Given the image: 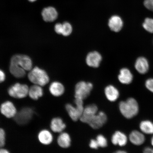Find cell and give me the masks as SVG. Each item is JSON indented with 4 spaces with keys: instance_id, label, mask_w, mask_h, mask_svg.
<instances>
[{
    "instance_id": "1",
    "label": "cell",
    "mask_w": 153,
    "mask_h": 153,
    "mask_svg": "<svg viewBox=\"0 0 153 153\" xmlns=\"http://www.w3.org/2000/svg\"><path fill=\"white\" fill-rule=\"evenodd\" d=\"M120 111L124 117L131 119L138 114L139 106L135 99L129 98L125 101H120L119 105Z\"/></svg>"
},
{
    "instance_id": "2",
    "label": "cell",
    "mask_w": 153,
    "mask_h": 153,
    "mask_svg": "<svg viewBox=\"0 0 153 153\" xmlns=\"http://www.w3.org/2000/svg\"><path fill=\"white\" fill-rule=\"evenodd\" d=\"M30 81L34 85L42 87L48 83L49 78L45 71L36 67L30 70L28 74Z\"/></svg>"
},
{
    "instance_id": "3",
    "label": "cell",
    "mask_w": 153,
    "mask_h": 153,
    "mask_svg": "<svg viewBox=\"0 0 153 153\" xmlns=\"http://www.w3.org/2000/svg\"><path fill=\"white\" fill-rule=\"evenodd\" d=\"M82 99L75 98L74 100L75 106L70 104L66 105L65 108L69 116L74 121L80 119L83 114L84 108L83 101Z\"/></svg>"
},
{
    "instance_id": "4",
    "label": "cell",
    "mask_w": 153,
    "mask_h": 153,
    "mask_svg": "<svg viewBox=\"0 0 153 153\" xmlns=\"http://www.w3.org/2000/svg\"><path fill=\"white\" fill-rule=\"evenodd\" d=\"M34 114L33 108L29 107H25L18 111L14 118L15 121L20 125H25L31 121Z\"/></svg>"
},
{
    "instance_id": "5",
    "label": "cell",
    "mask_w": 153,
    "mask_h": 153,
    "mask_svg": "<svg viewBox=\"0 0 153 153\" xmlns=\"http://www.w3.org/2000/svg\"><path fill=\"white\" fill-rule=\"evenodd\" d=\"M93 88L92 84L81 81L76 84L75 88V98L84 100L89 96Z\"/></svg>"
},
{
    "instance_id": "6",
    "label": "cell",
    "mask_w": 153,
    "mask_h": 153,
    "mask_svg": "<svg viewBox=\"0 0 153 153\" xmlns=\"http://www.w3.org/2000/svg\"><path fill=\"white\" fill-rule=\"evenodd\" d=\"M29 89V88L27 85L17 83L9 88L8 93L13 98L23 99L28 95Z\"/></svg>"
},
{
    "instance_id": "7",
    "label": "cell",
    "mask_w": 153,
    "mask_h": 153,
    "mask_svg": "<svg viewBox=\"0 0 153 153\" xmlns=\"http://www.w3.org/2000/svg\"><path fill=\"white\" fill-rule=\"evenodd\" d=\"M0 112L6 118H14L18 111L14 103L11 101H6L0 105Z\"/></svg>"
},
{
    "instance_id": "8",
    "label": "cell",
    "mask_w": 153,
    "mask_h": 153,
    "mask_svg": "<svg viewBox=\"0 0 153 153\" xmlns=\"http://www.w3.org/2000/svg\"><path fill=\"white\" fill-rule=\"evenodd\" d=\"M10 63L18 65L27 71L32 69V64L31 59L26 55H14L11 58Z\"/></svg>"
},
{
    "instance_id": "9",
    "label": "cell",
    "mask_w": 153,
    "mask_h": 153,
    "mask_svg": "<svg viewBox=\"0 0 153 153\" xmlns=\"http://www.w3.org/2000/svg\"><path fill=\"white\" fill-rule=\"evenodd\" d=\"M107 120L108 118L106 114L104 112L100 111L94 116L88 124L94 129H99L106 123Z\"/></svg>"
},
{
    "instance_id": "10",
    "label": "cell",
    "mask_w": 153,
    "mask_h": 153,
    "mask_svg": "<svg viewBox=\"0 0 153 153\" xmlns=\"http://www.w3.org/2000/svg\"><path fill=\"white\" fill-rule=\"evenodd\" d=\"M98 108L96 105L92 104L85 107L80 120L83 123L88 124L90 120L98 112Z\"/></svg>"
},
{
    "instance_id": "11",
    "label": "cell",
    "mask_w": 153,
    "mask_h": 153,
    "mask_svg": "<svg viewBox=\"0 0 153 153\" xmlns=\"http://www.w3.org/2000/svg\"><path fill=\"white\" fill-rule=\"evenodd\" d=\"M102 57L99 52L93 51L88 53L86 58V62L88 66L97 68L100 65Z\"/></svg>"
},
{
    "instance_id": "12",
    "label": "cell",
    "mask_w": 153,
    "mask_h": 153,
    "mask_svg": "<svg viewBox=\"0 0 153 153\" xmlns=\"http://www.w3.org/2000/svg\"><path fill=\"white\" fill-rule=\"evenodd\" d=\"M38 140L42 145L47 146L53 142V136L51 131L46 129L41 130L37 135Z\"/></svg>"
},
{
    "instance_id": "13",
    "label": "cell",
    "mask_w": 153,
    "mask_h": 153,
    "mask_svg": "<svg viewBox=\"0 0 153 153\" xmlns=\"http://www.w3.org/2000/svg\"><path fill=\"white\" fill-rule=\"evenodd\" d=\"M43 20L46 22H54L58 17V12L54 7H49L44 8L42 12Z\"/></svg>"
},
{
    "instance_id": "14",
    "label": "cell",
    "mask_w": 153,
    "mask_h": 153,
    "mask_svg": "<svg viewBox=\"0 0 153 153\" xmlns=\"http://www.w3.org/2000/svg\"><path fill=\"white\" fill-rule=\"evenodd\" d=\"M108 25L110 30L112 31L119 32L123 27V21L119 16L114 15L111 17L109 20Z\"/></svg>"
},
{
    "instance_id": "15",
    "label": "cell",
    "mask_w": 153,
    "mask_h": 153,
    "mask_svg": "<svg viewBox=\"0 0 153 153\" xmlns=\"http://www.w3.org/2000/svg\"><path fill=\"white\" fill-rule=\"evenodd\" d=\"M50 126L51 131L55 133L62 132L66 128V124L62 118L59 117L53 118L51 120Z\"/></svg>"
},
{
    "instance_id": "16",
    "label": "cell",
    "mask_w": 153,
    "mask_h": 153,
    "mask_svg": "<svg viewBox=\"0 0 153 153\" xmlns=\"http://www.w3.org/2000/svg\"><path fill=\"white\" fill-rule=\"evenodd\" d=\"M111 141L114 145L123 146L127 144L128 137L125 134L117 131L112 135Z\"/></svg>"
},
{
    "instance_id": "17",
    "label": "cell",
    "mask_w": 153,
    "mask_h": 153,
    "mask_svg": "<svg viewBox=\"0 0 153 153\" xmlns=\"http://www.w3.org/2000/svg\"><path fill=\"white\" fill-rule=\"evenodd\" d=\"M130 141L137 146L142 145L145 142V138L142 132L134 130L130 133L129 137Z\"/></svg>"
},
{
    "instance_id": "18",
    "label": "cell",
    "mask_w": 153,
    "mask_h": 153,
    "mask_svg": "<svg viewBox=\"0 0 153 153\" xmlns=\"http://www.w3.org/2000/svg\"><path fill=\"white\" fill-rule=\"evenodd\" d=\"M136 70L139 73L145 74L148 72L149 64L148 60L144 57H139L136 61L135 64Z\"/></svg>"
},
{
    "instance_id": "19",
    "label": "cell",
    "mask_w": 153,
    "mask_h": 153,
    "mask_svg": "<svg viewBox=\"0 0 153 153\" xmlns=\"http://www.w3.org/2000/svg\"><path fill=\"white\" fill-rule=\"evenodd\" d=\"M118 78L120 83L128 85L132 81L133 75L131 71L128 68H123L120 71Z\"/></svg>"
},
{
    "instance_id": "20",
    "label": "cell",
    "mask_w": 153,
    "mask_h": 153,
    "mask_svg": "<svg viewBox=\"0 0 153 153\" xmlns=\"http://www.w3.org/2000/svg\"><path fill=\"white\" fill-rule=\"evenodd\" d=\"M105 93L107 99L111 102H114L117 100L120 95L118 90L112 85H108L105 88Z\"/></svg>"
},
{
    "instance_id": "21",
    "label": "cell",
    "mask_w": 153,
    "mask_h": 153,
    "mask_svg": "<svg viewBox=\"0 0 153 153\" xmlns=\"http://www.w3.org/2000/svg\"><path fill=\"white\" fill-rule=\"evenodd\" d=\"M71 138L68 133L62 132L60 133L57 138V143L62 148H68L71 145Z\"/></svg>"
},
{
    "instance_id": "22",
    "label": "cell",
    "mask_w": 153,
    "mask_h": 153,
    "mask_svg": "<svg viewBox=\"0 0 153 153\" xmlns=\"http://www.w3.org/2000/svg\"><path fill=\"white\" fill-rule=\"evenodd\" d=\"M50 92L53 96L59 97L63 94L65 92V88L62 83L57 82H53L50 86Z\"/></svg>"
},
{
    "instance_id": "23",
    "label": "cell",
    "mask_w": 153,
    "mask_h": 153,
    "mask_svg": "<svg viewBox=\"0 0 153 153\" xmlns=\"http://www.w3.org/2000/svg\"><path fill=\"white\" fill-rule=\"evenodd\" d=\"M43 95V89L41 86L34 85L29 89V96L34 100H37Z\"/></svg>"
},
{
    "instance_id": "24",
    "label": "cell",
    "mask_w": 153,
    "mask_h": 153,
    "mask_svg": "<svg viewBox=\"0 0 153 153\" xmlns=\"http://www.w3.org/2000/svg\"><path fill=\"white\" fill-rule=\"evenodd\" d=\"M10 71L15 77L21 78L24 77L26 74V71L19 65L10 63Z\"/></svg>"
},
{
    "instance_id": "25",
    "label": "cell",
    "mask_w": 153,
    "mask_h": 153,
    "mask_svg": "<svg viewBox=\"0 0 153 153\" xmlns=\"http://www.w3.org/2000/svg\"><path fill=\"white\" fill-rule=\"evenodd\" d=\"M140 129L143 133L147 134H153V122L149 120L141 121L139 125Z\"/></svg>"
},
{
    "instance_id": "26",
    "label": "cell",
    "mask_w": 153,
    "mask_h": 153,
    "mask_svg": "<svg viewBox=\"0 0 153 153\" xmlns=\"http://www.w3.org/2000/svg\"><path fill=\"white\" fill-rule=\"evenodd\" d=\"M72 27L69 22H65L62 24L60 34L64 36L70 35L72 32Z\"/></svg>"
},
{
    "instance_id": "27",
    "label": "cell",
    "mask_w": 153,
    "mask_h": 153,
    "mask_svg": "<svg viewBox=\"0 0 153 153\" xmlns=\"http://www.w3.org/2000/svg\"><path fill=\"white\" fill-rule=\"evenodd\" d=\"M143 28L150 33H153V19L147 18L145 19L143 24Z\"/></svg>"
},
{
    "instance_id": "28",
    "label": "cell",
    "mask_w": 153,
    "mask_h": 153,
    "mask_svg": "<svg viewBox=\"0 0 153 153\" xmlns=\"http://www.w3.org/2000/svg\"><path fill=\"white\" fill-rule=\"evenodd\" d=\"M96 140L98 143L99 147L104 148L108 146V140L104 135L101 134L97 135Z\"/></svg>"
},
{
    "instance_id": "29",
    "label": "cell",
    "mask_w": 153,
    "mask_h": 153,
    "mask_svg": "<svg viewBox=\"0 0 153 153\" xmlns=\"http://www.w3.org/2000/svg\"><path fill=\"white\" fill-rule=\"evenodd\" d=\"M6 140V135L5 130L0 128V148L4 147Z\"/></svg>"
},
{
    "instance_id": "30",
    "label": "cell",
    "mask_w": 153,
    "mask_h": 153,
    "mask_svg": "<svg viewBox=\"0 0 153 153\" xmlns=\"http://www.w3.org/2000/svg\"><path fill=\"white\" fill-rule=\"evenodd\" d=\"M143 5L147 9L153 12V0H144Z\"/></svg>"
},
{
    "instance_id": "31",
    "label": "cell",
    "mask_w": 153,
    "mask_h": 153,
    "mask_svg": "<svg viewBox=\"0 0 153 153\" xmlns=\"http://www.w3.org/2000/svg\"><path fill=\"white\" fill-rule=\"evenodd\" d=\"M145 86L147 89L153 93V78H150L146 80Z\"/></svg>"
},
{
    "instance_id": "32",
    "label": "cell",
    "mask_w": 153,
    "mask_h": 153,
    "mask_svg": "<svg viewBox=\"0 0 153 153\" xmlns=\"http://www.w3.org/2000/svg\"><path fill=\"white\" fill-rule=\"evenodd\" d=\"M89 146L92 149H97L98 148L99 145L96 139H91L89 143Z\"/></svg>"
},
{
    "instance_id": "33",
    "label": "cell",
    "mask_w": 153,
    "mask_h": 153,
    "mask_svg": "<svg viewBox=\"0 0 153 153\" xmlns=\"http://www.w3.org/2000/svg\"><path fill=\"white\" fill-rule=\"evenodd\" d=\"M5 79V75L4 72L0 70V83L4 81Z\"/></svg>"
},
{
    "instance_id": "34",
    "label": "cell",
    "mask_w": 153,
    "mask_h": 153,
    "mask_svg": "<svg viewBox=\"0 0 153 153\" xmlns=\"http://www.w3.org/2000/svg\"><path fill=\"white\" fill-rule=\"evenodd\" d=\"M143 153H153V149L150 147H146L143 150Z\"/></svg>"
},
{
    "instance_id": "35",
    "label": "cell",
    "mask_w": 153,
    "mask_h": 153,
    "mask_svg": "<svg viewBox=\"0 0 153 153\" xmlns=\"http://www.w3.org/2000/svg\"><path fill=\"white\" fill-rule=\"evenodd\" d=\"M0 153H10L9 152L8 150L4 148H0Z\"/></svg>"
},
{
    "instance_id": "36",
    "label": "cell",
    "mask_w": 153,
    "mask_h": 153,
    "mask_svg": "<svg viewBox=\"0 0 153 153\" xmlns=\"http://www.w3.org/2000/svg\"><path fill=\"white\" fill-rule=\"evenodd\" d=\"M113 153H128L127 152L123 150H118L116 151V152H114Z\"/></svg>"
},
{
    "instance_id": "37",
    "label": "cell",
    "mask_w": 153,
    "mask_h": 153,
    "mask_svg": "<svg viewBox=\"0 0 153 153\" xmlns=\"http://www.w3.org/2000/svg\"><path fill=\"white\" fill-rule=\"evenodd\" d=\"M151 143H152V145L153 146V136L152 137V139H151Z\"/></svg>"
},
{
    "instance_id": "38",
    "label": "cell",
    "mask_w": 153,
    "mask_h": 153,
    "mask_svg": "<svg viewBox=\"0 0 153 153\" xmlns=\"http://www.w3.org/2000/svg\"><path fill=\"white\" fill-rule=\"evenodd\" d=\"M28 1L30 2H33L36 1V0H28Z\"/></svg>"
}]
</instances>
